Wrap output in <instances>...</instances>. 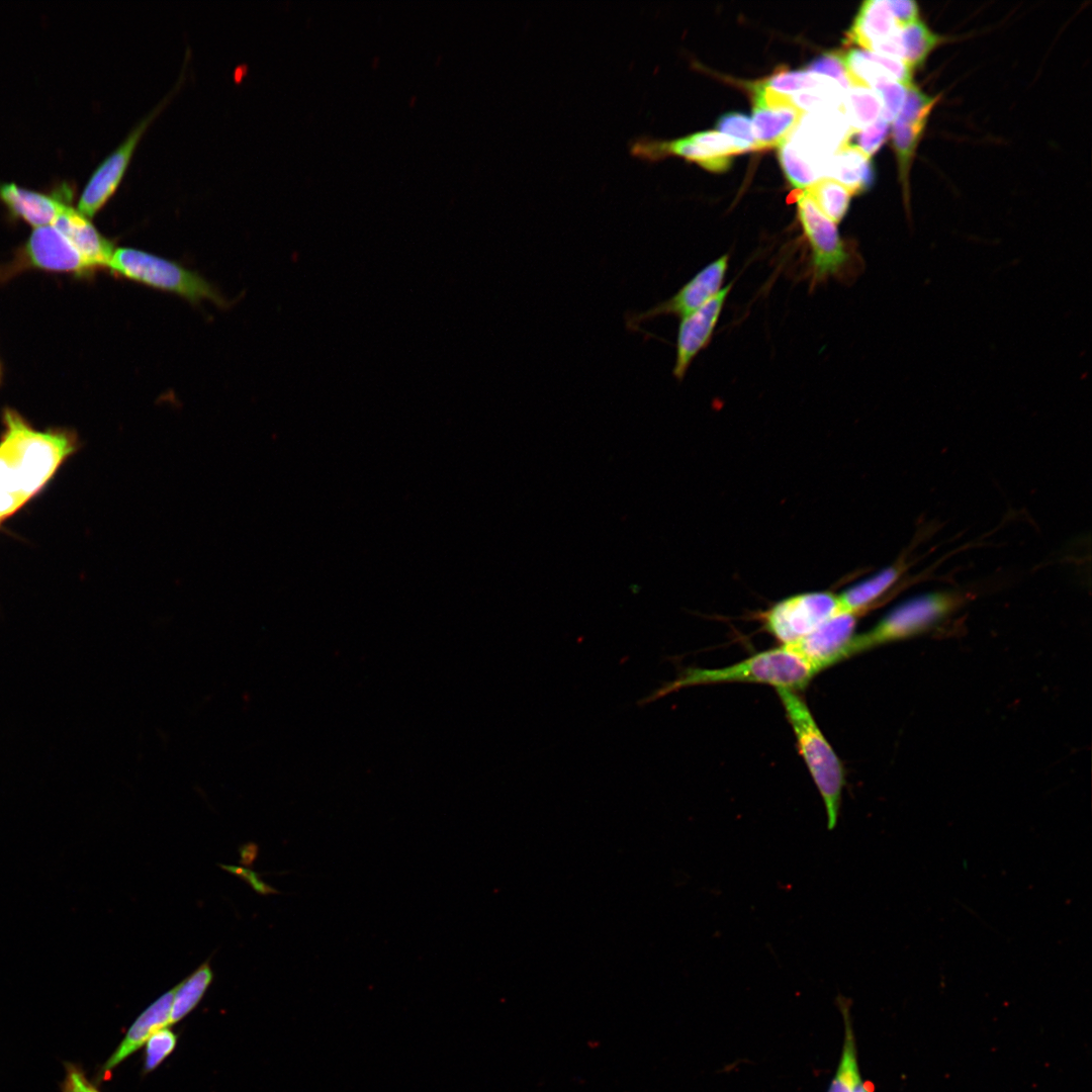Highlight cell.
Returning a JSON list of instances; mask_svg holds the SVG:
<instances>
[{
  "label": "cell",
  "instance_id": "12",
  "mask_svg": "<svg viewBox=\"0 0 1092 1092\" xmlns=\"http://www.w3.org/2000/svg\"><path fill=\"white\" fill-rule=\"evenodd\" d=\"M857 616L840 612L802 639L786 646L816 672L849 657Z\"/></svg>",
  "mask_w": 1092,
  "mask_h": 1092
},
{
  "label": "cell",
  "instance_id": "22",
  "mask_svg": "<svg viewBox=\"0 0 1092 1092\" xmlns=\"http://www.w3.org/2000/svg\"><path fill=\"white\" fill-rule=\"evenodd\" d=\"M853 132L873 124L882 111V102L875 90L863 84H850L844 95L842 107Z\"/></svg>",
  "mask_w": 1092,
  "mask_h": 1092
},
{
  "label": "cell",
  "instance_id": "24",
  "mask_svg": "<svg viewBox=\"0 0 1092 1092\" xmlns=\"http://www.w3.org/2000/svg\"><path fill=\"white\" fill-rule=\"evenodd\" d=\"M212 976L210 966L205 962L174 988L170 1024L180 1021L196 1007L211 983Z\"/></svg>",
  "mask_w": 1092,
  "mask_h": 1092
},
{
  "label": "cell",
  "instance_id": "4",
  "mask_svg": "<svg viewBox=\"0 0 1092 1092\" xmlns=\"http://www.w3.org/2000/svg\"><path fill=\"white\" fill-rule=\"evenodd\" d=\"M107 269L120 277L174 293L193 303L209 300L220 306L226 305L225 298L200 274L139 249L115 248Z\"/></svg>",
  "mask_w": 1092,
  "mask_h": 1092
},
{
  "label": "cell",
  "instance_id": "19",
  "mask_svg": "<svg viewBox=\"0 0 1092 1092\" xmlns=\"http://www.w3.org/2000/svg\"><path fill=\"white\" fill-rule=\"evenodd\" d=\"M898 28L887 0L864 1L846 33L845 42L869 51L875 42L890 36Z\"/></svg>",
  "mask_w": 1092,
  "mask_h": 1092
},
{
  "label": "cell",
  "instance_id": "29",
  "mask_svg": "<svg viewBox=\"0 0 1092 1092\" xmlns=\"http://www.w3.org/2000/svg\"><path fill=\"white\" fill-rule=\"evenodd\" d=\"M872 89L877 92L882 102L881 117L889 123L893 122L904 104L906 87L895 80L885 79L877 82Z\"/></svg>",
  "mask_w": 1092,
  "mask_h": 1092
},
{
  "label": "cell",
  "instance_id": "37",
  "mask_svg": "<svg viewBox=\"0 0 1092 1092\" xmlns=\"http://www.w3.org/2000/svg\"><path fill=\"white\" fill-rule=\"evenodd\" d=\"M22 505L21 499L0 487V520L13 514Z\"/></svg>",
  "mask_w": 1092,
  "mask_h": 1092
},
{
  "label": "cell",
  "instance_id": "10",
  "mask_svg": "<svg viewBox=\"0 0 1092 1092\" xmlns=\"http://www.w3.org/2000/svg\"><path fill=\"white\" fill-rule=\"evenodd\" d=\"M728 262L729 255L725 254L702 268L668 299L646 310L627 313V329L638 331L643 323L658 316L671 314L681 318L695 311L723 287Z\"/></svg>",
  "mask_w": 1092,
  "mask_h": 1092
},
{
  "label": "cell",
  "instance_id": "23",
  "mask_svg": "<svg viewBox=\"0 0 1092 1092\" xmlns=\"http://www.w3.org/2000/svg\"><path fill=\"white\" fill-rule=\"evenodd\" d=\"M901 60L913 70L921 68L933 50L941 42L939 34L921 20L899 28Z\"/></svg>",
  "mask_w": 1092,
  "mask_h": 1092
},
{
  "label": "cell",
  "instance_id": "6",
  "mask_svg": "<svg viewBox=\"0 0 1092 1092\" xmlns=\"http://www.w3.org/2000/svg\"><path fill=\"white\" fill-rule=\"evenodd\" d=\"M958 605V598L947 593H933L911 599L893 609L869 632L855 635L849 656L881 644L917 635L948 615Z\"/></svg>",
  "mask_w": 1092,
  "mask_h": 1092
},
{
  "label": "cell",
  "instance_id": "9",
  "mask_svg": "<svg viewBox=\"0 0 1092 1092\" xmlns=\"http://www.w3.org/2000/svg\"><path fill=\"white\" fill-rule=\"evenodd\" d=\"M164 105V104H162ZM160 104L148 114L91 174L77 203V209L92 218L112 197L127 170L144 132L162 109Z\"/></svg>",
  "mask_w": 1092,
  "mask_h": 1092
},
{
  "label": "cell",
  "instance_id": "13",
  "mask_svg": "<svg viewBox=\"0 0 1092 1092\" xmlns=\"http://www.w3.org/2000/svg\"><path fill=\"white\" fill-rule=\"evenodd\" d=\"M752 100L756 151L779 147L804 115L788 94L771 91L762 83L754 85Z\"/></svg>",
  "mask_w": 1092,
  "mask_h": 1092
},
{
  "label": "cell",
  "instance_id": "8",
  "mask_svg": "<svg viewBox=\"0 0 1092 1092\" xmlns=\"http://www.w3.org/2000/svg\"><path fill=\"white\" fill-rule=\"evenodd\" d=\"M5 269L4 276L25 269L78 276L89 275L95 270L69 239L54 225L33 229L9 267Z\"/></svg>",
  "mask_w": 1092,
  "mask_h": 1092
},
{
  "label": "cell",
  "instance_id": "15",
  "mask_svg": "<svg viewBox=\"0 0 1092 1092\" xmlns=\"http://www.w3.org/2000/svg\"><path fill=\"white\" fill-rule=\"evenodd\" d=\"M72 186L66 182L51 192L21 187L13 182H0V202L9 215L21 219L33 229L52 225L73 197Z\"/></svg>",
  "mask_w": 1092,
  "mask_h": 1092
},
{
  "label": "cell",
  "instance_id": "16",
  "mask_svg": "<svg viewBox=\"0 0 1092 1092\" xmlns=\"http://www.w3.org/2000/svg\"><path fill=\"white\" fill-rule=\"evenodd\" d=\"M65 235L96 270L107 268L113 254V243L105 238L72 203L68 204L52 224Z\"/></svg>",
  "mask_w": 1092,
  "mask_h": 1092
},
{
  "label": "cell",
  "instance_id": "21",
  "mask_svg": "<svg viewBox=\"0 0 1092 1092\" xmlns=\"http://www.w3.org/2000/svg\"><path fill=\"white\" fill-rule=\"evenodd\" d=\"M900 573L899 566H889L863 581L850 586L837 596L841 612L855 616L864 613L893 586Z\"/></svg>",
  "mask_w": 1092,
  "mask_h": 1092
},
{
  "label": "cell",
  "instance_id": "14",
  "mask_svg": "<svg viewBox=\"0 0 1092 1092\" xmlns=\"http://www.w3.org/2000/svg\"><path fill=\"white\" fill-rule=\"evenodd\" d=\"M732 286V282L723 286L706 303L680 318L672 369V374L677 380L681 381L684 379L693 360L711 342Z\"/></svg>",
  "mask_w": 1092,
  "mask_h": 1092
},
{
  "label": "cell",
  "instance_id": "3",
  "mask_svg": "<svg viewBox=\"0 0 1092 1092\" xmlns=\"http://www.w3.org/2000/svg\"><path fill=\"white\" fill-rule=\"evenodd\" d=\"M800 752L822 797L827 828H835L839 816L844 771L834 750L817 726L805 702L790 690H777Z\"/></svg>",
  "mask_w": 1092,
  "mask_h": 1092
},
{
  "label": "cell",
  "instance_id": "39",
  "mask_svg": "<svg viewBox=\"0 0 1092 1092\" xmlns=\"http://www.w3.org/2000/svg\"><path fill=\"white\" fill-rule=\"evenodd\" d=\"M0 374H1V370H0Z\"/></svg>",
  "mask_w": 1092,
  "mask_h": 1092
},
{
  "label": "cell",
  "instance_id": "30",
  "mask_svg": "<svg viewBox=\"0 0 1092 1092\" xmlns=\"http://www.w3.org/2000/svg\"><path fill=\"white\" fill-rule=\"evenodd\" d=\"M176 1035L167 1027L159 1029L147 1040L145 1072L156 1069L176 1045Z\"/></svg>",
  "mask_w": 1092,
  "mask_h": 1092
},
{
  "label": "cell",
  "instance_id": "33",
  "mask_svg": "<svg viewBox=\"0 0 1092 1092\" xmlns=\"http://www.w3.org/2000/svg\"><path fill=\"white\" fill-rule=\"evenodd\" d=\"M889 122L883 117H879L873 124L866 127L859 132H853L859 150H861L868 157L875 155L881 146L886 141L889 133Z\"/></svg>",
  "mask_w": 1092,
  "mask_h": 1092
},
{
  "label": "cell",
  "instance_id": "35",
  "mask_svg": "<svg viewBox=\"0 0 1092 1092\" xmlns=\"http://www.w3.org/2000/svg\"><path fill=\"white\" fill-rule=\"evenodd\" d=\"M64 1092H99L85 1077L83 1072L71 1066L67 1069Z\"/></svg>",
  "mask_w": 1092,
  "mask_h": 1092
},
{
  "label": "cell",
  "instance_id": "7",
  "mask_svg": "<svg viewBox=\"0 0 1092 1092\" xmlns=\"http://www.w3.org/2000/svg\"><path fill=\"white\" fill-rule=\"evenodd\" d=\"M840 612L836 595L810 592L778 602L762 618L766 630L787 645L807 636Z\"/></svg>",
  "mask_w": 1092,
  "mask_h": 1092
},
{
  "label": "cell",
  "instance_id": "11",
  "mask_svg": "<svg viewBox=\"0 0 1092 1092\" xmlns=\"http://www.w3.org/2000/svg\"><path fill=\"white\" fill-rule=\"evenodd\" d=\"M938 98L917 86L907 88L906 98L892 127L893 149L897 158L899 180L904 195L909 194V173L926 124Z\"/></svg>",
  "mask_w": 1092,
  "mask_h": 1092
},
{
  "label": "cell",
  "instance_id": "34",
  "mask_svg": "<svg viewBox=\"0 0 1092 1092\" xmlns=\"http://www.w3.org/2000/svg\"><path fill=\"white\" fill-rule=\"evenodd\" d=\"M899 27L911 24L919 19V7L916 2L910 0H887Z\"/></svg>",
  "mask_w": 1092,
  "mask_h": 1092
},
{
  "label": "cell",
  "instance_id": "28",
  "mask_svg": "<svg viewBox=\"0 0 1092 1092\" xmlns=\"http://www.w3.org/2000/svg\"><path fill=\"white\" fill-rule=\"evenodd\" d=\"M717 128L735 140L746 151H756V140L751 121L747 115L740 112H728L721 115L717 121Z\"/></svg>",
  "mask_w": 1092,
  "mask_h": 1092
},
{
  "label": "cell",
  "instance_id": "18",
  "mask_svg": "<svg viewBox=\"0 0 1092 1092\" xmlns=\"http://www.w3.org/2000/svg\"><path fill=\"white\" fill-rule=\"evenodd\" d=\"M826 177L840 183L851 195L871 188L875 181L872 160L861 150L849 143L843 144L829 160Z\"/></svg>",
  "mask_w": 1092,
  "mask_h": 1092
},
{
  "label": "cell",
  "instance_id": "1",
  "mask_svg": "<svg viewBox=\"0 0 1092 1092\" xmlns=\"http://www.w3.org/2000/svg\"><path fill=\"white\" fill-rule=\"evenodd\" d=\"M3 421L6 430L0 443V487L24 504L75 450L76 438L66 431H35L11 410L5 411Z\"/></svg>",
  "mask_w": 1092,
  "mask_h": 1092
},
{
  "label": "cell",
  "instance_id": "20",
  "mask_svg": "<svg viewBox=\"0 0 1092 1092\" xmlns=\"http://www.w3.org/2000/svg\"><path fill=\"white\" fill-rule=\"evenodd\" d=\"M836 1005L843 1019L844 1035L840 1059L827 1092H852L863 1079L858 1065L857 1046L850 1012L851 1004L849 999L838 995Z\"/></svg>",
  "mask_w": 1092,
  "mask_h": 1092
},
{
  "label": "cell",
  "instance_id": "2",
  "mask_svg": "<svg viewBox=\"0 0 1092 1092\" xmlns=\"http://www.w3.org/2000/svg\"><path fill=\"white\" fill-rule=\"evenodd\" d=\"M816 673L805 659L783 645L722 668H681L673 680L661 682L637 705L647 706L685 688L718 682H756L793 691L807 686Z\"/></svg>",
  "mask_w": 1092,
  "mask_h": 1092
},
{
  "label": "cell",
  "instance_id": "36",
  "mask_svg": "<svg viewBox=\"0 0 1092 1092\" xmlns=\"http://www.w3.org/2000/svg\"><path fill=\"white\" fill-rule=\"evenodd\" d=\"M222 868L230 871L234 875H237L240 878L246 880L252 886V888L255 891L259 892L260 894L277 893L272 887H270V886L264 884L262 881H260L259 878H258V875L256 873L252 872V871H249V870H246V869H243V868H238V867H222Z\"/></svg>",
  "mask_w": 1092,
  "mask_h": 1092
},
{
  "label": "cell",
  "instance_id": "26",
  "mask_svg": "<svg viewBox=\"0 0 1092 1092\" xmlns=\"http://www.w3.org/2000/svg\"><path fill=\"white\" fill-rule=\"evenodd\" d=\"M778 156L788 180L797 188L809 187L819 177L812 166L799 155L789 139L779 146Z\"/></svg>",
  "mask_w": 1092,
  "mask_h": 1092
},
{
  "label": "cell",
  "instance_id": "17",
  "mask_svg": "<svg viewBox=\"0 0 1092 1092\" xmlns=\"http://www.w3.org/2000/svg\"><path fill=\"white\" fill-rule=\"evenodd\" d=\"M174 988L152 1003L133 1022L124 1038L103 1067L105 1075L140 1049L149 1037L170 1024Z\"/></svg>",
  "mask_w": 1092,
  "mask_h": 1092
},
{
  "label": "cell",
  "instance_id": "38",
  "mask_svg": "<svg viewBox=\"0 0 1092 1092\" xmlns=\"http://www.w3.org/2000/svg\"><path fill=\"white\" fill-rule=\"evenodd\" d=\"M852 1092H875V1087L873 1083L862 1080L856 1085Z\"/></svg>",
  "mask_w": 1092,
  "mask_h": 1092
},
{
  "label": "cell",
  "instance_id": "5",
  "mask_svg": "<svg viewBox=\"0 0 1092 1092\" xmlns=\"http://www.w3.org/2000/svg\"><path fill=\"white\" fill-rule=\"evenodd\" d=\"M794 196L809 247L811 284L817 285L829 278L844 280L854 267V252L842 240L836 224L817 208L804 191Z\"/></svg>",
  "mask_w": 1092,
  "mask_h": 1092
},
{
  "label": "cell",
  "instance_id": "25",
  "mask_svg": "<svg viewBox=\"0 0 1092 1092\" xmlns=\"http://www.w3.org/2000/svg\"><path fill=\"white\" fill-rule=\"evenodd\" d=\"M804 192L817 208L832 222L837 224L846 214L850 193L837 181L824 178L807 187Z\"/></svg>",
  "mask_w": 1092,
  "mask_h": 1092
},
{
  "label": "cell",
  "instance_id": "27",
  "mask_svg": "<svg viewBox=\"0 0 1092 1092\" xmlns=\"http://www.w3.org/2000/svg\"><path fill=\"white\" fill-rule=\"evenodd\" d=\"M834 80L829 77L805 72H778L767 80L762 82V85L771 91L786 94L794 91L808 90L809 88H818L830 84Z\"/></svg>",
  "mask_w": 1092,
  "mask_h": 1092
},
{
  "label": "cell",
  "instance_id": "31",
  "mask_svg": "<svg viewBox=\"0 0 1092 1092\" xmlns=\"http://www.w3.org/2000/svg\"><path fill=\"white\" fill-rule=\"evenodd\" d=\"M807 69L833 79L845 92L849 89L850 83L840 53H825L811 61Z\"/></svg>",
  "mask_w": 1092,
  "mask_h": 1092
},
{
  "label": "cell",
  "instance_id": "32",
  "mask_svg": "<svg viewBox=\"0 0 1092 1092\" xmlns=\"http://www.w3.org/2000/svg\"><path fill=\"white\" fill-rule=\"evenodd\" d=\"M691 139L707 150L723 157L744 153L741 146L732 138L714 130L690 134Z\"/></svg>",
  "mask_w": 1092,
  "mask_h": 1092
}]
</instances>
